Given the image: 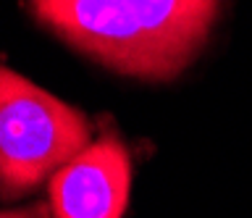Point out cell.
<instances>
[{"instance_id":"obj_1","label":"cell","mask_w":252,"mask_h":218,"mask_svg":"<svg viewBox=\"0 0 252 218\" xmlns=\"http://www.w3.org/2000/svg\"><path fill=\"white\" fill-rule=\"evenodd\" d=\"M32 11L116 71L171 79L205 42L218 0H32Z\"/></svg>"},{"instance_id":"obj_2","label":"cell","mask_w":252,"mask_h":218,"mask_svg":"<svg viewBox=\"0 0 252 218\" xmlns=\"http://www.w3.org/2000/svg\"><path fill=\"white\" fill-rule=\"evenodd\" d=\"M90 142L82 111L0 63V197L19 200Z\"/></svg>"},{"instance_id":"obj_3","label":"cell","mask_w":252,"mask_h":218,"mask_svg":"<svg viewBox=\"0 0 252 218\" xmlns=\"http://www.w3.org/2000/svg\"><path fill=\"white\" fill-rule=\"evenodd\" d=\"M129 153L116 134L92 139L50 176L55 218H121L129 200Z\"/></svg>"},{"instance_id":"obj_4","label":"cell","mask_w":252,"mask_h":218,"mask_svg":"<svg viewBox=\"0 0 252 218\" xmlns=\"http://www.w3.org/2000/svg\"><path fill=\"white\" fill-rule=\"evenodd\" d=\"M0 218H50V210H47V205H32L27 210H8V213H0Z\"/></svg>"}]
</instances>
